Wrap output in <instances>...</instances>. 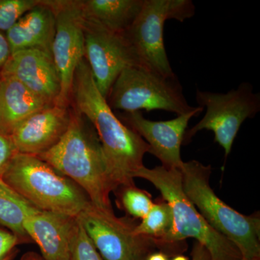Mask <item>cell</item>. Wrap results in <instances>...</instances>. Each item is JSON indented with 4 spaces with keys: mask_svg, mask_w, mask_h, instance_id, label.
I'll use <instances>...</instances> for the list:
<instances>
[{
    "mask_svg": "<svg viewBox=\"0 0 260 260\" xmlns=\"http://www.w3.org/2000/svg\"><path fill=\"white\" fill-rule=\"evenodd\" d=\"M71 104L90 121L96 132L114 191L121 186L135 185V174L145 167L143 158L149 152L148 145L109 107L97 88L85 59L80 61L75 71Z\"/></svg>",
    "mask_w": 260,
    "mask_h": 260,
    "instance_id": "1",
    "label": "cell"
},
{
    "mask_svg": "<svg viewBox=\"0 0 260 260\" xmlns=\"http://www.w3.org/2000/svg\"><path fill=\"white\" fill-rule=\"evenodd\" d=\"M38 157L74 181L93 205L113 210L109 195L114 187L100 140L90 121L74 108L60 141Z\"/></svg>",
    "mask_w": 260,
    "mask_h": 260,
    "instance_id": "2",
    "label": "cell"
},
{
    "mask_svg": "<svg viewBox=\"0 0 260 260\" xmlns=\"http://www.w3.org/2000/svg\"><path fill=\"white\" fill-rule=\"evenodd\" d=\"M135 178L150 181L172 209V229L158 244H175L187 238H194L208 250L210 260L242 259L236 246L210 226L186 197L179 169H167L162 166L154 169L143 167L136 173Z\"/></svg>",
    "mask_w": 260,
    "mask_h": 260,
    "instance_id": "3",
    "label": "cell"
},
{
    "mask_svg": "<svg viewBox=\"0 0 260 260\" xmlns=\"http://www.w3.org/2000/svg\"><path fill=\"white\" fill-rule=\"evenodd\" d=\"M179 170L186 197L210 226L232 242L243 259H259V217L242 215L217 196L210 185V165L192 160L183 162Z\"/></svg>",
    "mask_w": 260,
    "mask_h": 260,
    "instance_id": "4",
    "label": "cell"
},
{
    "mask_svg": "<svg viewBox=\"0 0 260 260\" xmlns=\"http://www.w3.org/2000/svg\"><path fill=\"white\" fill-rule=\"evenodd\" d=\"M2 179L42 211L77 218L90 203L78 184L36 155L18 153Z\"/></svg>",
    "mask_w": 260,
    "mask_h": 260,
    "instance_id": "5",
    "label": "cell"
},
{
    "mask_svg": "<svg viewBox=\"0 0 260 260\" xmlns=\"http://www.w3.org/2000/svg\"><path fill=\"white\" fill-rule=\"evenodd\" d=\"M106 100L112 110L123 112L164 110L182 115L198 108L188 104L177 75L162 76L140 66L123 70Z\"/></svg>",
    "mask_w": 260,
    "mask_h": 260,
    "instance_id": "6",
    "label": "cell"
},
{
    "mask_svg": "<svg viewBox=\"0 0 260 260\" xmlns=\"http://www.w3.org/2000/svg\"><path fill=\"white\" fill-rule=\"evenodd\" d=\"M194 14L191 0H144L139 15L124 32L140 67L162 76L176 75L166 51L164 25L172 19L183 23Z\"/></svg>",
    "mask_w": 260,
    "mask_h": 260,
    "instance_id": "7",
    "label": "cell"
},
{
    "mask_svg": "<svg viewBox=\"0 0 260 260\" xmlns=\"http://www.w3.org/2000/svg\"><path fill=\"white\" fill-rule=\"evenodd\" d=\"M196 100L206 112L196 125L186 129L183 144H188L198 132L210 130L214 133L215 143L223 149L225 156H229L244 121L259 112V93L253 91L251 84L243 83L226 93L198 90Z\"/></svg>",
    "mask_w": 260,
    "mask_h": 260,
    "instance_id": "8",
    "label": "cell"
},
{
    "mask_svg": "<svg viewBox=\"0 0 260 260\" xmlns=\"http://www.w3.org/2000/svg\"><path fill=\"white\" fill-rule=\"evenodd\" d=\"M77 219L104 260L139 259L153 243L135 235L134 220L118 218L114 210L102 209L91 202Z\"/></svg>",
    "mask_w": 260,
    "mask_h": 260,
    "instance_id": "9",
    "label": "cell"
},
{
    "mask_svg": "<svg viewBox=\"0 0 260 260\" xmlns=\"http://www.w3.org/2000/svg\"><path fill=\"white\" fill-rule=\"evenodd\" d=\"M56 17L52 58L60 79L61 90L56 104L70 106L75 71L85 57L83 18L76 0H47Z\"/></svg>",
    "mask_w": 260,
    "mask_h": 260,
    "instance_id": "10",
    "label": "cell"
},
{
    "mask_svg": "<svg viewBox=\"0 0 260 260\" xmlns=\"http://www.w3.org/2000/svg\"><path fill=\"white\" fill-rule=\"evenodd\" d=\"M85 59L101 94L107 99L109 90L121 72L140 66L124 34L108 30L83 19Z\"/></svg>",
    "mask_w": 260,
    "mask_h": 260,
    "instance_id": "11",
    "label": "cell"
},
{
    "mask_svg": "<svg viewBox=\"0 0 260 260\" xmlns=\"http://www.w3.org/2000/svg\"><path fill=\"white\" fill-rule=\"evenodd\" d=\"M203 109L198 107L193 112L168 121L149 120L140 112H121L116 116L145 140L149 146L148 153L156 157L162 167L179 169L184 162L181 157V147L188 124L193 116L203 112Z\"/></svg>",
    "mask_w": 260,
    "mask_h": 260,
    "instance_id": "12",
    "label": "cell"
},
{
    "mask_svg": "<svg viewBox=\"0 0 260 260\" xmlns=\"http://www.w3.org/2000/svg\"><path fill=\"white\" fill-rule=\"evenodd\" d=\"M70 119V107L52 104L29 116L10 135L19 153L39 156L60 141Z\"/></svg>",
    "mask_w": 260,
    "mask_h": 260,
    "instance_id": "13",
    "label": "cell"
},
{
    "mask_svg": "<svg viewBox=\"0 0 260 260\" xmlns=\"http://www.w3.org/2000/svg\"><path fill=\"white\" fill-rule=\"evenodd\" d=\"M0 78H14L50 104H56L60 94V79L52 56L43 51L13 53L0 71Z\"/></svg>",
    "mask_w": 260,
    "mask_h": 260,
    "instance_id": "14",
    "label": "cell"
},
{
    "mask_svg": "<svg viewBox=\"0 0 260 260\" xmlns=\"http://www.w3.org/2000/svg\"><path fill=\"white\" fill-rule=\"evenodd\" d=\"M76 218L38 210L23 222L31 242L45 260H68Z\"/></svg>",
    "mask_w": 260,
    "mask_h": 260,
    "instance_id": "15",
    "label": "cell"
},
{
    "mask_svg": "<svg viewBox=\"0 0 260 260\" xmlns=\"http://www.w3.org/2000/svg\"><path fill=\"white\" fill-rule=\"evenodd\" d=\"M56 17L47 0L24 13L5 32L11 54L22 50H39L52 56Z\"/></svg>",
    "mask_w": 260,
    "mask_h": 260,
    "instance_id": "16",
    "label": "cell"
},
{
    "mask_svg": "<svg viewBox=\"0 0 260 260\" xmlns=\"http://www.w3.org/2000/svg\"><path fill=\"white\" fill-rule=\"evenodd\" d=\"M52 104L14 78H1L0 131L11 135L29 116Z\"/></svg>",
    "mask_w": 260,
    "mask_h": 260,
    "instance_id": "17",
    "label": "cell"
},
{
    "mask_svg": "<svg viewBox=\"0 0 260 260\" xmlns=\"http://www.w3.org/2000/svg\"><path fill=\"white\" fill-rule=\"evenodd\" d=\"M143 3L144 0H76L83 19L119 34L131 26Z\"/></svg>",
    "mask_w": 260,
    "mask_h": 260,
    "instance_id": "18",
    "label": "cell"
},
{
    "mask_svg": "<svg viewBox=\"0 0 260 260\" xmlns=\"http://www.w3.org/2000/svg\"><path fill=\"white\" fill-rule=\"evenodd\" d=\"M38 210L0 179V225L15 234L22 244L31 242L23 222Z\"/></svg>",
    "mask_w": 260,
    "mask_h": 260,
    "instance_id": "19",
    "label": "cell"
},
{
    "mask_svg": "<svg viewBox=\"0 0 260 260\" xmlns=\"http://www.w3.org/2000/svg\"><path fill=\"white\" fill-rule=\"evenodd\" d=\"M172 209L167 202L155 203L140 223L137 224L134 233L138 237L151 239L158 244L170 232L172 227Z\"/></svg>",
    "mask_w": 260,
    "mask_h": 260,
    "instance_id": "20",
    "label": "cell"
},
{
    "mask_svg": "<svg viewBox=\"0 0 260 260\" xmlns=\"http://www.w3.org/2000/svg\"><path fill=\"white\" fill-rule=\"evenodd\" d=\"M116 204L134 218H143L154 204L151 195L136 185L121 186L114 191Z\"/></svg>",
    "mask_w": 260,
    "mask_h": 260,
    "instance_id": "21",
    "label": "cell"
},
{
    "mask_svg": "<svg viewBox=\"0 0 260 260\" xmlns=\"http://www.w3.org/2000/svg\"><path fill=\"white\" fill-rule=\"evenodd\" d=\"M68 260H104L77 218Z\"/></svg>",
    "mask_w": 260,
    "mask_h": 260,
    "instance_id": "22",
    "label": "cell"
},
{
    "mask_svg": "<svg viewBox=\"0 0 260 260\" xmlns=\"http://www.w3.org/2000/svg\"><path fill=\"white\" fill-rule=\"evenodd\" d=\"M41 0H0V31L6 32Z\"/></svg>",
    "mask_w": 260,
    "mask_h": 260,
    "instance_id": "23",
    "label": "cell"
},
{
    "mask_svg": "<svg viewBox=\"0 0 260 260\" xmlns=\"http://www.w3.org/2000/svg\"><path fill=\"white\" fill-rule=\"evenodd\" d=\"M18 153L11 135L0 131V179Z\"/></svg>",
    "mask_w": 260,
    "mask_h": 260,
    "instance_id": "24",
    "label": "cell"
},
{
    "mask_svg": "<svg viewBox=\"0 0 260 260\" xmlns=\"http://www.w3.org/2000/svg\"><path fill=\"white\" fill-rule=\"evenodd\" d=\"M21 241L13 232L0 227V260H4L18 250L16 246L21 244Z\"/></svg>",
    "mask_w": 260,
    "mask_h": 260,
    "instance_id": "25",
    "label": "cell"
},
{
    "mask_svg": "<svg viewBox=\"0 0 260 260\" xmlns=\"http://www.w3.org/2000/svg\"><path fill=\"white\" fill-rule=\"evenodd\" d=\"M11 55V50L6 34L5 32L0 31V71L6 64Z\"/></svg>",
    "mask_w": 260,
    "mask_h": 260,
    "instance_id": "26",
    "label": "cell"
},
{
    "mask_svg": "<svg viewBox=\"0 0 260 260\" xmlns=\"http://www.w3.org/2000/svg\"><path fill=\"white\" fill-rule=\"evenodd\" d=\"M192 255V260H210L209 253H208V250L205 249L204 246L198 242L194 244ZM241 260L248 259H243L242 258Z\"/></svg>",
    "mask_w": 260,
    "mask_h": 260,
    "instance_id": "27",
    "label": "cell"
},
{
    "mask_svg": "<svg viewBox=\"0 0 260 260\" xmlns=\"http://www.w3.org/2000/svg\"><path fill=\"white\" fill-rule=\"evenodd\" d=\"M20 260H45L42 254H38L35 251H28L20 257Z\"/></svg>",
    "mask_w": 260,
    "mask_h": 260,
    "instance_id": "28",
    "label": "cell"
},
{
    "mask_svg": "<svg viewBox=\"0 0 260 260\" xmlns=\"http://www.w3.org/2000/svg\"><path fill=\"white\" fill-rule=\"evenodd\" d=\"M145 260H168V259L165 254H162V253L158 252L150 254Z\"/></svg>",
    "mask_w": 260,
    "mask_h": 260,
    "instance_id": "29",
    "label": "cell"
},
{
    "mask_svg": "<svg viewBox=\"0 0 260 260\" xmlns=\"http://www.w3.org/2000/svg\"><path fill=\"white\" fill-rule=\"evenodd\" d=\"M18 250H17L16 251H15L14 253H13V254H11V255H10L8 256V257H7L6 259L4 260H13L15 257V256L17 255V254H18Z\"/></svg>",
    "mask_w": 260,
    "mask_h": 260,
    "instance_id": "30",
    "label": "cell"
},
{
    "mask_svg": "<svg viewBox=\"0 0 260 260\" xmlns=\"http://www.w3.org/2000/svg\"><path fill=\"white\" fill-rule=\"evenodd\" d=\"M172 260H188V259L184 256H177Z\"/></svg>",
    "mask_w": 260,
    "mask_h": 260,
    "instance_id": "31",
    "label": "cell"
},
{
    "mask_svg": "<svg viewBox=\"0 0 260 260\" xmlns=\"http://www.w3.org/2000/svg\"><path fill=\"white\" fill-rule=\"evenodd\" d=\"M145 259H146V258H145V256H143V257H140L139 259H137L135 260H145Z\"/></svg>",
    "mask_w": 260,
    "mask_h": 260,
    "instance_id": "32",
    "label": "cell"
},
{
    "mask_svg": "<svg viewBox=\"0 0 260 260\" xmlns=\"http://www.w3.org/2000/svg\"><path fill=\"white\" fill-rule=\"evenodd\" d=\"M0 83H1V78H0Z\"/></svg>",
    "mask_w": 260,
    "mask_h": 260,
    "instance_id": "33",
    "label": "cell"
}]
</instances>
